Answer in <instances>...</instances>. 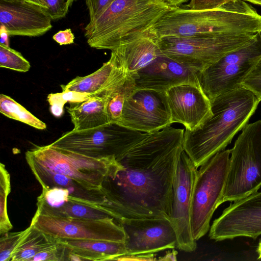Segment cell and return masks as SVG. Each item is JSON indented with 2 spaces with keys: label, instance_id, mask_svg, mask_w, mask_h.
I'll list each match as a JSON object with an SVG mask.
<instances>
[{
  "label": "cell",
  "instance_id": "cell-2",
  "mask_svg": "<svg viewBox=\"0 0 261 261\" xmlns=\"http://www.w3.org/2000/svg\"><path fill=\"white\" fill-rule=\"evenodd\" d=\"M211 102L212 115L195 130L184 133V150L197 168L225 149L247 124L260 101L241 87Z\"/></svg>",
  "mask_w": 261,
  "mask_h": 261
},
{
  "label": "cell",
  "instance_id": "cell-40",
  "mask_svg": "<svg viewBox=\"0 0 261 261\" xmlns=\"http://www.w3.org/2000/svg\"><path fill=\"white\" fill-rule=\"evenodd\" d=\"M167 5L171 7H178L188 0H163Z\"/></svg>",
  "mask_w": 261,
  "mask_h": 261
},
{
  "label": "cell",
  "instance_id": "cell-16",
  "mask_svg": "<svg viewBox=\"0 0 261 261\" xmlns=\"http://www.w3.org/2000/svg\"><path fill=\"white\" fill-rule=\"evenodd\" d=\"M165 93L172 123H180L186 130H195L212 114L211 102L200 86L181 84Z\"/></svg>",
  "mask_w": 261,
  "mask_h": 261
},
{
  "label": "cell",
  "instance_id": "cell-20",
  "mask_svg": "<svg viewBox=\"0 0 261 261\" xmlns=\"http://www.w3.org/2000/svg\"><path fill=\"white\" fill-rule=\"evenodd\" d=\"M129 76L125 66L116 53L111 51L109 61L98 70L85 76H77L61 87L62 90L89 93L91 96H99L115 90Z\"/></svg>",
  "mask_w": 261,
  "mask_h": 261
},
{
  "label": "cell",
  "instance_id": "cell-27",
  "mask_svg": "<svg viewBox=\"0 0 261 261\" xmlns=\"http://www.w3.org/2000/svg\"><path fill=\"white\" fill-rule=\"evenodd\" d=\"M135 80L134 76H130L122 86L106 97L110 123H118L119 121L126 99L136 89Z\"/></svg>",
  "mask_w": 261,
  "mask_h": 261
},
{
  "label": "cell",
  "instance_id": "cell-15",
  "mask_svg": "<svg viewBox=\"0 0 261 261\" xmlns=\"http://www.w3.org/2000/svg\"><path fill=\"white\" fill-rule=\"evenodd\" d=\"M118 223L126 236V255L151 254L176 247V234L169 218H122Z\"/></svg>",
  "mask_w": 261,
  "mask_h": 261
},
{
  "label": "cell",
  "instance_id": "cell-41",
  "mask_svg": "<svg viewBox=\"0 0 261 261\" xmlns=\"http://www.w3.org/2000/svg\"><path fill=\"white\" fill-rule=\"evenodd\" d=\"M32 3L43 8L47 12V7L41 0H21Z\"/></svg>",
  "mask_w": 261,
  "mask_h": 261
},
{
  "label": "cell",
  "instance_id": "cell-25",
  "mask_svg": "<svg viewBox=\"0 0 261 261\" xmlns=\"http://www.w3.org/2000/svg\"><path fill=\"white\" fill-rule=\"evenodd\" d=\"M58 240L30 224L23 230L12 253L10 261H31L36 254L56 243Z\"/></svg>",
  "mask_w": 261,
  "mask_h": 261
},
{
  "label": "cell",
  "instance_id": "cell-1",
  "mask_svg": "<svg viewBox=\"0 0 261 261\" xmlns=\"http://www.w3.org/2000/svg\"><path fill=\"white\" fill-rule=\"evenodd\" d=\"M184 129L169 125L149 133L117 160L118 167L103 188L107 207L122 218H169L176 165L184 150Z\"/></svg>",
  "mask_w": 261,
  "mask_h": 261
},
{
  "label": "cell",
  "instance_id": "cell-11",
  "mask_svg": "<svg viewBox=\"0 0 261 261\" xmlns=\"http://www.w3.org/2000/svg\"><path fill=\"white\" fill-rule=\"evenodd\" d=\"M197 170L184 150L179 156L176 165L171 194L169 218L176 232V248L188 252L195 251L197 247L191 227V208Z\"/></svg>",
  "mask_w": 261,
  "mask_h": 261
},
{
  "label": "cell",
  "instance_id": "cell-6",
  "mask_svg": "<svg viewBox=\"0 0 261 261\" xmlns=\"http://www.w3.org/2000/svg\"><path fill=\"white\" fill-rule=\"evenodd\" d=\"M25 157L70 177L89 190H103V184L114 176L118 167L115 159L92 158L50 144L27 151Z\"/></svg>",
  "mask_w": 261,
  "mask_h": 261
},
{
  "label": "cell",
  "instance_id": "cell-21",
  "mask_svg": "<svg viewBox=\"0 0 261 261\" xmlns=\"http://www.w3.org/2000/svg\"><path fill=\"white\" fill-rule=\"evenodd\" d=\"M159 40L152 27L122 42L112 51L116 53L128 74L135 76L139 70L163 54Z\"/></svg>",
  "mask_w": 261,
  "mask_h": 261
},
{
  "label": "cell",
  "instance_id": "cell-26",
  "mask_svg": "<svg viewBox=\"0 0 261 261\" xmlns=\"http://www.w3.org/2000/svg\"><path fill=\"white\" fill-rule=\"evenodd\" d=\"M0 112L14 119L38 129H45L46 124L33 115L20 104L5 94L0 95Z\"/></svg>",
  "mask_w": 261,
  "mask_h": 261
},
{
  "label": "cell",
  "instance_id": "cell-31",
  "mask_svg": "<svg viewBox=\"0 0 261 261\" xmlns=\"http://www.w3.org/2000/svg\"><path fill=\"white\" fill-rule=\"evenodd\" d=\"M70 253V251L60 242L59 239L58 242L36 254L31 261L68 260Z\"/></svg>",
  "mask_w": 261,
  "mask_h": 261
},
{
  "label": "cell",
  "instance_id": "cell-19",
  "mask_svg": "<svg viewBox=\"0 0 261 261\" xmlns=\"http://www.w3.org/2000/svg\"><path fill=\"white\" fill-rule=\"evenodd\" d=\"M199 74L200 72L163 54L136 73L135 88L166 92L184 84L201 86Z\"/></svg>",
  "mask_w": 261,
  "mask_h": 261
},
{
  "label": "cell",
  "instance_id": "cell-44",
  "mask_svg": "<svg viewBox=\"0 0 261 261\" xmlns=\"http://www.w3.org/2000/svg\"><path fill=\"white\" fill-rule=\"evenodd\" d=\"M258 34L259 37L261 38V29H260V30L258 32Z\"/></svg>",
  "mask_w": 261,
  "mask_h": 261
},
{
  "label": "cell",
  "instance_id": "cell-34",
  "mask_svg": "<svg viewBox=\"0 0 261 261\" xmlns=\"http://www.w3.org/2000/svg\"><path fill=\"white\" fill-rule=\"evenodd\" d=\"M47 7V13L52 20L64 17L70 6L72 4L69 0H41Z\"/></svg>",
  "mask_w": 261,
  "mask_h": 261
},
{
  "label": "cell",
  "instance_id": "cell-33",
  "mask_svg": "<svg viewBox=\"0 0 261 261\" xmlns=\"http://www.w3.org/2000/svg\"><path fill=\"white\" fill-rule=\"evenodd\" d=\"M23 231L6 232L1 236L0 261H10L12 252L17 244Z\"/></svg>",
  "mask_w": 261,
  "mask_h": 261
},
{
  "label": "cell",
  "instance_id": "cell-43",
  "mask_svg": "<svg viewBox=\"0 0 261 261\" xmlns=\"http://www.w3.org/2000/svg\"><path fill=\"white\" fill-rule=\"evenodd\" d=\"M243 1L249 2L254 4L261 6V0H243Z\"/></svg>",
  "mask_w": 261,
  "mask_h": 261
},
{
  "label": "cell",
  "instance_id": "cell-17",
  "mask_svg": "<svg viewBox=\"0 0 261 261\" xmlns=\"http://www.w3.org/2000/svg\"><path fill=\"white\" fill-rule=\"evenodd\" d=\"M36 212L49 216L93 219L115 217L103 204L69 195L67 189L42 188L37 197Z\"/></svg>",
  "mask_w": 261,
  "mask_h": 261
},
{
  "label": "cell",
  "instance_id": "cell-18",
  "mask_svg": "<svg viewBox=\"0 0 261 261\" xmlns=\"http://www.w3.org/2000/svg\"><path fill=\"white\" fill-rule=\"evenodd\" d=\"M51 20L39 5L21 0H0L1 25L10 36H41L52 28Z\"/></svg>",
  "mask_w": 261,
  "mask_h": 261
},
{
  "label": "cell",
  "instance_id": "cell-14",
  "mask_svg": "<svg viewBox=\"0 0 261 261\" xmlns=\"http://www.w3.org/2000/svg\"><path fill=\"white\" fill-rule=\"evenodd\" d=\"M261 235V191L254 192L233 201L215 219L209 238L215 241Z\"/></svg>",
  "mask_w": 261,
  "mask_h": 261
},
{
  "label": "cell",
  "instance_id": "cell-4",
  "mask_svg": "<svg viewBox=\"0 0 261 261\" xmlns=\"http://www.w3.org/2000/svg\"><path fill=\"white\" fill-rule=\"evenodd\" d=\"M171 8L163 0H115L89 22L84 35L90 47L112 51L153 27Z\"/></svg>",
  "mask_w": 261,
  "mask_h": 261
},
{
  "label": "cell",
  "instance_id": "cell-28",
  "mask_svg": "<svg viewBox=\"0 0 261 261\" xmlns=\"http://www.w3.org/2000/svg\"><path fill=\"white\" fill-rule=\"evenodd\" d=\"M11 191L10 175L3 163L0 165V234L9 232L13 226L7 212V198Z\"/></svg>",
  "mask_w": 261,
  "mask_h": 261
},
{
  "label": "cell",
  "instance_id": "cell-36",
  "mask_svg": "<svg viewBox=\"0 0 261 261\" xmlns=\"http://www.w3.org/2000/svg\"><path fill=\"white\" fill-rule=\"evenodd\" d=\"M232 0H190L188 9L193 10H211Z\"/></svg>",
  "mask_w": 261,
  "mask_h": 261
},
{
  "label": "cell",
  "instance_id": "cell-5",
  "mask_svg": "<svg viewBox=\"0 0 261 261\" xmlns=\"http://www.w3.org/2000/svg\"><path fill=\"white\" fill-rule=\"evenodd\" d=\"M231 149L221 204L245 197L261 188V120L247 124Z\"/></svg>",
  "mask_w": 261,
  "mask_h": 261
},
{
  "label": "cell",
  "instance_id": "cell-23",
  "mask_svg": "<svg viewBox=\"0 0 261 261\" xmlns=\"http://www.w3.org/2000/svg\"><path fill=\"white\" fill-rule=\"evenodd\" d=\"M60 242L82 260H118L126 254L124 242L96 240L59 239Z\"/></svg>",
  "mask_w": 261,
  "mask_h": 261
},
{
  "label": "cell",
  "instance_id": "cell-35",
  "mask_svg": "<svg viewBox=\"0 0 261 261\" xmlns=\"http://www.w3.org/2000/svg\"><path fill=\"white\" fill-rule=\"evenodd\" d=\"M115 0H85L90 20L92 21L101 15Z\"/></svg>",
  "mask_w": 261,
  "mask_h": 261
},
{
  "label": "cell",
  "instance_id": "cell-9",
  "mask_svg": "<svg viewBox=\"0 0 261 261\" xmlns=\"http://www.w3.org/2000/svg\"><path fill=\"white\" fill-rule=\"evenodd\" d=\"M149 134L110 123L87 130L72 129L50 145L92 158L117 160Z\"/></svg>",
  "mask_w": 261,
  "mask_h": 261
},
{
  "label": "cell",
  "instance_id": "cell-39",
  "mask_svg": "<svg viewBox=\"0 0 261 261\" xmlns=\"http://www.w3.org/2000/svg\"><path fill=\"white\" fill-rule=\"evenodd\" d=\"M177 252L176 250H172L166 253V254L160 257L158 260H177Z\"/></svg>",
  "mask_w": 261,
  "mask_h": 261
},
{
  "label": "cell",
  "instance_id": "cell-7",
  "mask_svg": "<svg viewBox=\"0 0 261 261\" xmlns=\"http://www.w3.org/2000/svg\"><path fill=\"white\" fill-rule=\"evenodd\" d=\"M256 34L212 33L190 37H159V44L164 55L200 72L227 53L248 43Z\"/></svg>",
  "mask_w": 261,
  "mask_h": 261
},
{
  "label": "cell",
  "instance_id": "cell-32",
  "mask_svg": "<svg viewBox=\"0 0 261 261\" xmlns=\"http://www.w3.org/2000/svg\"><path fill=\"white\" fill-rule=\"evenodd\" d=\"M241 87L251 91L261 101V57L244 80Z\"/></svg>",
  "mask_w": 261,
  "mask_h": 261
},
{
  "label": "cell",
  "instance_id": "cell-22",
  "mask_svg": "<svg viewBox=\"0 0 261 261\" xmlns=\"http://www.w3.org/2000/svg\"><path fill=\"white\" fill-rule=\"evenodd\" d=\"M25 159L34 176L42 188H65L72 196L99 203L107 207L106 197L103 190H88L70 177L51 171L31 159Z\"/></svg>",
  "mask_w": 261,
  "mask_h": 261
},
{
  "label": "cell",
  "instance_id": "cell-13",
  "mask_svg": "<svg viewBox=\"0 0 261 261\" xmlns=\"http://www.w3.org/2000/svg\"><path fill=\"white\" fill-rule=\"evenodd\" d=\"M172 123L165 92L136 89L126 99L117 124L145 133Z\"/></svg>",
  "mask_w": 261,
  "mask_h": 261
},
{
  "label": "cell",
  "instance_id": "cell-38",
  "mask_svg": "<svg viewBox=\"0 0 261 261\" xmlns=\"http://www.w3.org/2000/svg\"><path fill=\"white\" fill-rule=\"evenodd\" d=\"M1 44L9 46V36H10L5 27L1 25Z\"/></svg>",
  "mask_w": 261,
  "mask_h": 261
},
{
  "label": "cell",
  "instance_id": "cell-42",
  "mask_svg": "<svg viewBox=\"0 0 261 261\" xmlns=\"http://www.w3.org/2000/svg\"><path fill=\"white\" fill-rule=\"evenodd\" d=\"M257 253L258 255V259H261V240L259 241L257 249H256Z\"/></svg>",
  "mask_w": 261,
  "mask_h": 261
},
{
  "label": "cell",
  "instance_id": "cell-29",
  "mask_svg": "<svg viewBox=\"0 0 261 261\" xmlns=\"http://www.w3.org/2000/svg\"><path fill=\"white\" fill-rule=\"evenodd\" d=\"M91 96L89 93L64 90L60 93L49 94L47 100L50 105V110L52 114L56 117H60L63 113L64 106L66 102H82L88 99Z\"/></svg>",
  "mask_w": 261,
  "mask_h": 261
},
{
  "label": "cell",
  "instance_id": "cell-37",
  "mask_svg": "<svg viewBox=\"0 0 261 261\" xmlns=\"http://www.w3.org/2000/svg\"><path fill=\"white\" fill-rule=\"evenodd\" d=\"M53 39L60 45L71 44L74 43V35L70 29L60 31L55 34Z\"/></svg>",
  "mask_w": 261,
  "mask_h": 261
},
{
  "label": "cell",
  "instance_id": "cell-24",
  "mask_svg": "<svg viewBox=\"0 0 261 261\" xmlns=\"http://www.w3.org/2000/svg\"><path fill=\"white\" fill-rule=\"evenodd\" d=\"M69 104L66 109L74 130H87L110 123L107 100L103 98L92 96L85 101Z\"/></svg>",
  "mask_w": 261,
  "mask_h": 261
},
{
  "label": "cell",
  "instance_id": "cell-12",
  "mask_svg": "<svg viewBox=\"0 0 261 261\" xmlns=\"http://www.w3.org/2000/svg\"><path fill=\"white\" fill-rule=\"evenodd\" d=\"M31 224L58 239L125 241L122 227L113 218L93 219L46 215L36 212Z\"/></svg>",
  "mask_w": 261,
  "mask_h": 261
},
{
  "label": "cell",
  "instance_id": "cell-30",
  "mask_svg": "<svg viewBox=\"0 0 261 261\" xmlns=\"http://www.w3.org/2000/svg\"><path fill=\"white\" fill-rule=\"evenodd\" d=\"M0 67L25 72L29 70L31 65L21 53L0 44Z\"/></svg>",
  "mask_w": 261,
  "mask_h": 261
},
{
  "label": "cell",
  "instance_id": "cell-3",
  "mask_svg": "<svg viewBox=\"0 0 261 261\" xmlns=\"http://www.w3.org/2000/svg\"><path fill=\"white\" fill-rule=\"evenodd\" d=\"M159 37H190L212 33H257L261 15L243 0L211 10L171 7L154 25Z\"/></svg>",
  "mask_w": 261,
  "mask_h": 261
},
{
  "label": "cell",
  "instance_id": "cell-45",
  "mask_svg": "<svg viewBox=\"0 0 261 261\" xmlns=\"http://www.w3.org/2000/svg\"><path fill=\"white\" fill-rule=\"evenodd\" d=\"M75 0H69V1L71 2V3L72 4L73 1H74Z\"/></svg>",
  "mask_w": 261,
  "mask_h": 261
},
{
  "label": "cell",
  "instance_id": "cell-8",
  "mask_svg": "<svg viewBox=\"0 0 261 261\" xmlns=\"http://www.w3.org/2000/svg\"><path fill=\"white\" fill-rule=\"evenodd\" d=\"M230 153L231 149L221 151L197 170L191 208V227L196 241L210 230L212 216L221 204Z\"/></svg>",
  "mask_w": 261,
  "mask_h": 261
},
{
  "label": "cell",
  "instance_id": "cell-10",
  "mask_svg": "<svg viewBox=\"0 0 261 261\" xmlns=\"http://www.w3.org/2000/svg\"><path fill=\"white\" fill-rule=\"evenodd\" d=\"M260 57L261 38L257 33L248 43L227 53L200 72V83L210 101L241 87Z\"/></svg>",
  "mask_w": 261,
  "mask_h": 261
}]
</instances>
